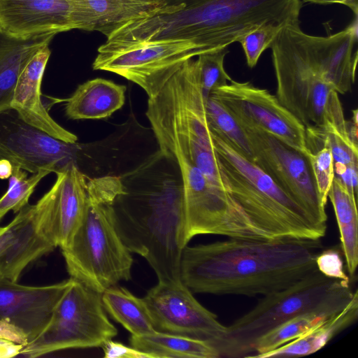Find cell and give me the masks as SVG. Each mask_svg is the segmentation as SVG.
Listing matches in <instances>:
<instances>
[{
  "mask_svg": "<svg viewBox=\"0 0 358 358\" xmlns=\"http://www.w3.org/2000/svg\"><path fill=\"white\" fill-rule=\"evenodd\" d=\"M321 239H245L183 248L182 283L192 293L266 295L315 271Z\"/></svg>",
  "mask_w": 358,
  "mask_h": 358,
  "instance_id": "obj_1",
  "label": "cell"
},
{
  "mask_svg": "<svg viewBox=\"0 0 358 358\" xmlns=\"http://www.w3.org/2000/svg\"><path fill=\"white\" fill-rule=\"evenodd\" d=\"M126 192L118 176L89 179L85 215L69 245L62 249L71 278L100 294L131 278L133 258L113 215V203Z\"/></svg>",
  "mask_w": 358,
  "mask_h": 358,
  "instance_id": "obj_2",
  "label": "cell"
},
{
  "mask_svg": "<svg viewBox=\"0 0 358 358\" xmlns=\"http://www.w3.org/2000/svg\"><path fill=\"white\" fill-rule=\"evenodd\" d=\"M210 131L225 189L255 225L274 239L318 240L325 236L327 226L315 223L252 160Z\"/></svg>",
  "mask_w": 358,
  "mask_h": 358,
  "instance_id": "obj_3",
  "label": "cell"
},
{
  "mask_svg": "<svg viewBox=\"0 0 358 358\" xmlns=\"http://www.w3.org/2000/svg\"><path fill=\"white\" fill-rule=\"evenodd\" d=\"M184 8L160 17L164 36L208 51L228 47L257 26L299 22L301 0H168Z\"/></svg>",
  "mask_w": 358,
  "mask_h": 358,
  "instance_id": "obj_4",
  "label": "cell"
},
{
  "mask_svg": "<svg viewBox=\"0 0 358 358\" xmlns=\"http://www.w3.org/2000/svg\"><path fill=\"white\" fill-rule=\"evenodd\" d=\"M115 229L129 250L143 257L159 282H181L185 213L182 191L120 196L113 204Z\"/></svg>",
  "mask_w": 358,
  "mask_h": 358,
  "instance_id": "obj_5",
  "label": "cell"
},
{
  "mask_svg": "<svg viewBox=\"0 0 358 358\" xmlns=\"http://www.w3.org/2000/svg\"><path fill=\"white\" fill-rule=\"evenodd\" d=\"M357 293L352 290L350 280L330 278L316 270L264 295L252 309L226 326L213 347L220 357H249L257 341L275 327L310 311H340Z\"/></svg>",
  "mask_w": 358,
  "mask_h": 358,
  "instance_id": "obj_6",
  "label": "cell"
},
{
  "mask_svg": "<svg viewBox=\"0 0 358 358\" xmlns=\"http://www.w3.org/2000/svg\"><path fill=\"white\" fill-rule=\"evenodd\" d=\"M297 22L287 23L270 48L277 83L276 97L306 127H322L334 89L299 41Z\"/></svg>",
  "mask_w": 358,
  "mask_h": 358,
  "instance_id": "obj_7",
  "label": "cell"
},
{
  "mask_svg": "<svg viewBox=\"0 0 358 358\" xmlns=\"http://www.w3.org/2000/svg\"><path fill=\"white\" fill-rule=\"evenodd\" d=\"M117 334L105 313L101 294L73 279L48 325L19 355L34 358L62 350L101 347Z\"/></svg>",
  "mask_w": 358,
  "mask_h": 358,
  "instance_id": "obj_8",
  "label": "cell"
},
{
  "mask_svg": "<svg viewBox=\"0 0 358 358\" xmlns=\"http://www.w3.org/2000/svg\"><path fill=\"white\" fill-rule=\"evenodd\" d=\"M206 52L189 40L103 43L98 48L92 68L116 73L137 84L150 98L158 93L185 60Z\"/></svg>",
  "mask_w": 358,
  "mask_h": 358,
  "instance_id": "obj_9",
  "label": "cell"
},
{
  "mask_svg": "<svg viewBox=\"0 0 358 358\" xmlns=\"http://www.w3.org/2000/svg\"><path fill=\"white\" fill-rule=\"evenodd\" d=\"M240 125L249 141L253 162L315 223L327 226L326 206L320 199L306 157L269 134Z\"/></svg>",
  "mask_w": 358,
  "mask_h": 358,
  "instance_id": "obj_10",
  "label": "cell"
},
{
  "mask_svg": "<svg viewBox=\"0 0 358 358\" xmlns=\"http://www.w3.org/2000/svg\"><path fill=\"white\" fill-rule=\"evenodd\" d=\"M209 96L240 124L263 131L303 155L308 154L306 127L267 90L249 81L231 80L213 90Z\"/></svg>",
  "mask_w": 358,
  "mask_h": 358,
  "instance_id": "obj_11",
  "label": "cell"
},
{
  "mask_svg": "<svg viewBox=\"0 0 358 358\" xmlns=\"http://www.w3.org/2000/svg\"><path fill=\"white\" fill-rule=\"evenodd\" d=\"M156 331L213 343L226 326L182 282H159L142 298Z\"/></svg>",
  "mask_w": 358,
  "mask_h": 358,
  "instance_id": "obj_12",
  "label": "cell"
},
{
  "mask_svg": "<svg viewBox=\"0 0 358 358\" xmlns=\"http://www.w3.org/2000/svg\"><path fill=\"white\" fill-rule=\"evenodd\" d=\"M81 146L59 140L24 121L9 108L0 112V159L13 167L35 173L42 169L57 173L77 162Z\"/></svg>",
  "mask_w": 358,
  "mask_h": 358,
  "instance_id": "obj_13",
  "label": "cell"
},
{
  "mask_svg": "<svg viewBox=\"0 0 358 358\" xmlns=\"http://www.w3.org/2000/svg\"><path fill=\"white\" fill-rule=\"evenodd\" d=\"M50 215L41 197L4 227L0 234V277L17 282L28 265L58 247Z\"/></svg>",
  "mask_w": 358,
  "mask_h": 358,
  "instance_id": "obj_14",
  "label": "cell"
},
{
  "mask_svg": "<svg viewBox=\"0 0 358 358\" xmlns=\"http://www.w3.org/2000/svg\"><path fill=\"white\" fill-rule=\"evenodd\" d=\"M73 281L70 278L50 285L29 286L0 277V320L19 328L30 343L48 325Z\"/></svg>",
  "mask_w": 358,
  "mask_h": 358,
  "instance_id": "obj_15",
  "label": "cell"
},
{
  "mask_svg": "<svg viewBox=\"0 0 358 358\" xmlns=\"http://www.w3.org/2000/svg\"><path fill=\"white\" fill-rule=\"evenodd\" d=\"M0 29L14 38H28L78 26L68 0H0Z\"/></svg>",
  "mask_w": 358,
  "mask_h": 358,
  "instance_id": "obj_16",
  "label": "cell"
},
{
  "mask_svg": "<svg viewBox=\"0 0 358 358\" xmlns=\"http://www.w3.org/2000/svg\"><path fill=\"white\" fill-rule=\"evenodd\" d=\"M357 16L343 30L326 36H313L298 28L299 39L320 66L325 80L338 94L350 92L357 64Z\"/></svg>",
  "mask_w": 358,
  "mask_h": 358,
  "instance_id": "obj_17",
  "label": "cell"
},
{
  "mask_svg": "<svg viewBox=\"0 0 358 358\" xmlns=\"http://www.w3.org/2000/svg\"><path fill=\"white\" fill-rule=\"evenodd\" d=\"M50 54L46 45L25 66L15 84L10 108L24 121L48 134L66 143H77V136L52 118L41 99V83Z\"/></svg>",
  "mask_w": 358,
  "mask_h": 358,
  "instance_id": "obj_18",
  "label": "cell"
},
{
  "mask_svg": "<svg viewBox=\"0 0 358 358\" xmlns=\"http://www.w3.org/2000/svg\"><path fill=\"white\" fill-rule=\"evenodd\" d=\"M78 29L96 31L106 37L123 25L164 10L168 0H68Z\"/></svg>",
  "mask_w": 358,
  "mask_h": 358,
  "instance_id": "obj_19",
  "label": "cell"
},
{
  "mask_svg": "<svg viewBox=\"0 0 358 358\" xmlns=\"http://www.w3.org/2000/svg\"><path fill=\"white\" fill-rule=\"evenodd\" d=\"M55 173L56 180L49 191L58 247L63 249L69 245L85 215L88 180L75 162Z\"/></svg>",
  "mask_w": 358,
  "mask_h": 358,
  "instance_id": "obj_20",
  "label": "cell"
},
{
  "mask_svg": "<svg viewBox=\"0 0 358 358\" xmlns=\"http://www.w3.org/2000/svg\"><path fill=\"white\" fill-rule=\"evenodd\" d=\"M126 90V86L104 78L87 80L66 99L65 114L71 120L107 118L122 107Z\"/></svg>",
  "mask_w": 358,
  "mask_h": 358,
  "instance_id": "obj_21",
  "label": "cell"
},
{
  "mask_svg": "<svg viewBox=\"0 0 358 358\" xmlns=\"http://www.w3.org/2000/svg\"><path fill=\"white\" fill-rule=\"evenodd\" d=\"M357 317L358 293L342 310L316 324L304 334L255 358L298 357L313 354L351 326Z\"/></svg>",
  "mask_w": 358,
  "mask_h": 358,
  "instance_id": "obj_22",
  "label": "cell"
},
{
  "mask_svg": "<svg viewBox=\"0 0 358 358\" xmlns=\"http://www.w3.org/2000/svg\"><path fill=\"white\" fill-rule=\"evenodd\" d=\"M55 36L44 34L17 38L0 29V112L10 108L15 86L22 70L40 49L50 44Z\"/></svg>",
  "mask_w": 358,
  "mask_h": 358,
  "instance_id": "obj_23",
  "label": "cell"
},
{
  "mask_svg": "<svg viewBox=\"0 0 358 358\" xmlns=\"http://www.w3.org/2000/svg\"><path fill=\"white\" fill-rule=\"evenodd\" d=\"M336 215L347 270L355 275L358 264V215L356 196L334 176L328 193Z\"/></svg>",
  "mask_w": 358,
  "mask_h": 358,
  "instance_id": "obj_24",
  "label": "cell"
},
{
  "mask_svg": "<svg viewBox=\"0 0 358 358\" xmlns=\"http://www.w3.org/2000/svg\"><path fill=\"white\" fill-rule=\"evenodd\" d=\"M129 343L151 358H220L217 351L206 342L159 331L131 335Z\"/></svg>",
  "mask_w": 358,
  "mask_h": 358,
  "instance_id": "obj_25",
  "label": "cell"
},
{
  "mask_svg": "<svg viewBox=\"0 0 358 358\" xmlns=\"http://www.w3.org/2000/svg\"><path fill=\"white\" fill-rule=\"evenodd\" d=\"M104 309L133 336L156 331L148 308L142 298L127 289L113 285L101 293Z\"/></svg>",
  "mask_w": 358,
  "mask_h": 358,
  "instance_id": "obj_26",
  "label": "cell"
},
{
  "mask_svg": "<svg viewBox=\"0 0 358 358\" xmlns=\"http://www.w3.org/2000/svg\"><path fill=\"white\" fill-rule=\"evenodd\" d=\"M336 313L314 310L287 320L261 336L255 344L253 354L248 358H255L299 338Z\"/></svg>",
  "mask_w": 358,
  "mask_h": 358,
  "instance_id": "obj_27",
  "label": "cell"
},
{
  "mask_svg": "<svg viewBox=\"0 0 358 358\" xmlns=\"http://www.w3.org/2000/svg\"><path fill=\"white\" fill-rule=\"evenodd\" d=\"M206 116L210 129L228 140L238 151L253 162V153L243 128L215 99L206 100Z\"/></svg>",
  "mask_w": 358,
  "mask_h": 358,
  "instance_id": "obj_28",
  "label": "cell"
},
{
  "mask_svg": "<svg viewBox=\"0 0 358 358\" xmlns=\"http://www.w3.org/2000/svg\"><path fill=\"white\" fill-rule=\"evenodd\" d=\"M50 173V170L42 169L28 177L26 171L13 167L8 190L0 198V220L8 211L17 213L27 206L36 185Z\"/></svg>",
  "mask_w": 358,
  "mask_h": 358,
  "instance_id": "obj_29",
  "label": "cell"
},
{
  "mask_svg": "<svg viewBox=\"0 0 358 358\" xmlns=\"http://www.w3.org/2000/svg\"><path fill=\"white\" fill-rule=\"evenodd\" d=\"M229 52L228 47H223L197 56L199 77L206 99L213 90L228 84V81L232 80L224 67V58Z\"/></svg>",
  "mask_w": 358,
  "mask_h": 358,
  "instance_id": "obj_30",
  "label": "cell"
},
{
  "mask_svg": "<svg viewBox=\"0 0 358 358\" xmlns=\"http://www.w3.org/2000/svg\"><path fill=\"white\" fill-rule=\"evenodd\" d=\"M285 24L267 22L257 26L241 36L237 41L241 43L250 68H254L262 54L268 48Z\"/></svg>",
  "mask_w": 358,
  "mask_h": 358,
  "instance_id": "obj_31",
  "label": "cell"
},
{
  "mask_svg": "<svg viewBox=\"0 0 358 358\" xmlns=\"http://www.w3.org/2000/svg\"><path fill=\"white\" fill-rule=\"evenodd\" d=\"M315 184L322 202L326 206L328 193L335 174L334 159L330 147L322 144L306 155Z\"/></svg>",
  "mask_w": 358,
  "mask_h": 358,
  "instance_id": "obj_32",
  "label": "cell"
},
{
  "mask_svg": "<svg viewBox=\"0 0 358 358\" xmlns=\"http://www.w3.org/2000/svg\"><path fill=\"white\" fill-rule=\"evenodd\" d=\"M315 265L317 269L328 278L350 280L344 271L341 253L337 248L320 251L315 258Z\"/></svg>",
  "mask_w": 358,
  "mask_h": 358,
  "instance_id": "obj_33",
  "label": "cell"
},
{
  "mask_svg": "<svg viewBox=\"0 0 358 358\" xmlns=\"http://www.w3.org/2000/svg\"><path fill=\"white\" fill-rule=\"evenodd\" d=\"M105 358H151V357L132 346L110 339L101 346Z\"/></svg>",
  "mask_w": 358,
  "mask_h": 358,
  "instance_id": "obj_34",
  "label": "cell"
},
{
  "mask_svg": "<svg viewBox=\"0 0 358 358\" xmlns=\"http://www.w3.org/2000/svg\"><path fill=\"white\" fill-rule=\"evenodd\" d=\"M0 338L25 345L28 340L24 333L7 321L0 320Z\"/></svg>",
  "mask_w": 358,
  "mask_h": 358,
  "instance_id": "obj_35",
  "label": "cell"
},
{
  "mask_svg": "<svg viewBox=\"0 0 358 358\" xmlns=\"http://www.w3.org/2000/svg\"><path fill=\"white\" fill-rule=\"evenodd\" d=\"M304 3L318 5L341 4L349 8L355 16H358V0H301Z\"/></svg>",
  "mask_w": 358,
  "mask_h": 358,
  "instance_id": "obj_36",
  "label": "cell"
},
{
  "mask_svg": "<svg viewBox=\"0 0 358 358\" xmlns=\"http://www.w3.org/2000/svg\"><path fill=\"white\" fill-rule=\"evenodd\" d=\"M23 346L22 345L0 338V357L17 356L20 355Z\"/></svg>",
  "mask_w": 358,
  "mask_h": 358,
  "instance_id": "obj_37",
  "label": "cell"
},
{
  "mask_svg": "<svg viewBox=\"0 0 358 358\" xmlns=\"http://www.w3.org/2000/svg\"><path fill=\"white\" fill-rule=\"evenodd\" d=\"M13 166L10 161L0 159V179L9 178L13 173Z\"/></svg>",
  "mask_w": 358,
  "mask_h": 358,
  "instance_id": "obj_38",
  "label": "cell"
}]
</instances>
